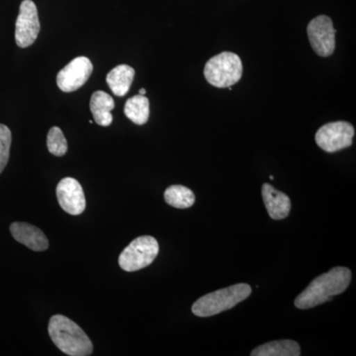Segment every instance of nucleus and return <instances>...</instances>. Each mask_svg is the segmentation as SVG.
Masks as SVG:
<instances>
[{"mask_svg": "<svg viewBox=\"0 0 356 356\" xmlns=\"http://www.w3.org/2000/svg\"><path fill=\"white\" fill-rule=\"evenodd\" d=\"M351 280V271L337 266L329 273L315 278L308 287L295 299V306L301 310L314 308L346 291Z\"/></svg>", "mask_w": 356, "mask_h": 356, "instance_id": "obj_1", "label": "nucleus"}, {"mask_svg": "<svg viewBox=\"0 0 356 356\" xmlns=\"http://www.w3.org/2000/svg\"><path fill=\"white\" fill-rule=\"evenodd\" d=\"M49 334L56 346L70 356H88L93 344L83 330L74 321L63 315H55L49 322Z\"/></svg>", "mask_w": 356, "mask_h": 356, "instance_id": "obj_2", "label": "nucleus"}, {"mask_svg": "<svg viewBox=\"0 0 356 356\" xmlns=\"http://www.w3.org/2000/svg\"><path fill=\"white\" fill-rule=\"evenodd\" d=\"M250 294L252 288L250 285L247 283H238L200 297L192 305V312L198 317H212L234 308L250 297Z\"/></svg>", "mask_w": 356, "mask_h": 356, "instance_id": "obj_3", "label": "nucleus"}, {"mask_svg": "<svg viewBox=\"0 0 356 356\" xmlns=\"http://www.w3.org/2000/svg\"><path fill=\"white\" fill-rule=\"evenodd\" d=\"M204 76L208 83L215 88H231L242 79V60L235 53L222 51L208 60Z\"/></svg>", "mask_w": 356, "mask_h": 356, "instance_id": "obj_4", "label": "nucleus"}, {"mask_svg": "<svg viewBox=\"0 0 356 356\" xmlns=\"http://www.w3.org/2000/svg\"><path fill=\"white\" fill-rule=\"evenodd\" d=\"M159 250L158 241L154 236H139L121 252L119 266L127 273L140 270L153 264Z\"/></svg>", "mask_w": 356, "mask_h": 356, "instance_id": "obj_5", "label": "nucleus"}, {"mask_svg": "<svg viewBox=\"0 0 356 356\" xmlns=\"http://www.w3.org/2000/svg\"><path fill=\"white\" fill-rule=\"evenodd\" d=\"M355 133V128L348 122H332L318 129L316 143L327 153H336L353 145Z\"/></svg>", "mask_w": 356, "mask_h": 356, "instance_id": "obj_6", "label": "nucleus"}, {"mask_svg": "<svg viewBox=\"0 0 356 356\" xmlns=\"http://www.w3.org/2000/svg\"><path fill=\"white\" fill-rule=\"evenodd\" d=\"M307 33L311 47L317 55L323 58L332 55L336 49L337 30L329 16L314 18L307 27Z\"/></svg>", "mask_w": 356, "mask_h": 356, "instance_id": "obj_7", "label": "nucleus"}, {"mask_svg": "<svg viewBox=\"0 0 356 356\" xmlns=\"http://www.w3.org/2000/svg\"><path fill=\"white\" fill-rule=\"evenodd\" d=\"M38 9L32 0H23L15 25V41L20 48L34 44L40 33Z\"/></svg>", "mask_w": 356, "mask_h": 356, "instance_id": "obj_8", "label": "nucleus"}, {"mask_svg": "<svg viewBox=\"0 0 356 356\" xmlns=\"http://www.w3.org/2000/svg\"><path fill=\"white\" fill-rule=\"evenodd\" d=\"M93 65L88 58L77 57L58 72L57 84L64 92L81 88L92 74Z\"/></svg>", "mask_w": 356, "mask_h": 356, "instance_id": "obj_9", "label": "nucleus"}, {"mask_svg": "<svg viewBox=\"0 0 356 356\" xmlns=\"http://www.w3.org/2000/svg\"><path fill=\"white\" fill-rule=\"evenodd\" d=\"M56 192L58 204L65 212L74 216L83 214L86 206V196L83 187L76 179L63 178L58 182Z\"/></svg>", "mask_w": 356, "mask_h": 356, "instance_id": "obj_10", "label": "nucleus"}, {"mask_svg": "<svg viewBox=\"0 0 356 356\" xmlns=\"http://www.w3.org/2000/svg\"><path fill=\"white\" fill-rule=\"evenodd\" d=\"M10 232L18 243L34 252H44L49 248V240L46 235L37 227L23 222L11 224Z\"/></svg>", "mask_w": 356, "mask_h": 356, "instance_id": "obj_11", "label": "nucleus"}, {"mask_svg": "<svg viewBox=\"0 0 356 356\" xmlns=\"http://www.w3.org/2000/svg\"><path fill=\"white\" fill-rule=\"evenodd\" d=\"M262 198L269 216L273 220H283L289 215L291 201L286 194L276 191L270 184L262 185Z\"/></svg>", "mask_w": 356, "mask_h": 356, "instance_id": "obj_12", "label": "nucleus"}, {"mask_svg": "<svg viewBox=\"0 0 356 356\" xmlns=\"http://www.w3.org/2000/svg\"><path fill=\"white\" fill-rule=\"evenodd\" d=\"M113 97L104 91H95L91 96L90 110L92 112L95 121L99 126L108 127L113 121L111 111L114 109Z\"/></svg>", "mask_w": 356, "mask_h": 356, "instance_id": "obj_13", "label": "nucleus"}, {"mask_svg": "<svg viewBox=\"0 0 356 356\" xmlns=\"http://www.w3.org/2000/svg\"><path fill=\"white\" fill-rule=\"evenodd\" d=\"M135 77V70L128 65H117L110 70L106 76V83L115 95L123 97L130 90Z\"/></svg>", "mask_w": 356, "mask_h": 356, "instance_id": "obj_14", "label": "nucleus"}, {"mask_svg": "<svg viewBox=\"0 0 356 356\" xmlns=\"http://www.w3.org/2000/svg\"><path fill=\"white\" fill-rule=\"evenodd\" d=\"M300 346L291 339L274 341L262 344L250 353L252 356H299Z\"/></svg>", "mask_w": 356, "mask_h": 356, "instance_id": "obj_15", "label": "nucleus"}, {"mask_svg": "<svg viewBox=\"0 0 356 356\" xmlns=\"http://www.w3.org/2000/svg\"><path fill=\"white\" fill-rule=\"evenodd\" d=\"M124 113L133 123L144 125L149 117V99L145 95L133 96L126 102Z\"/></svg>", "mask_w": 356, "mask_h": 356, "instance_id": "obj_16", "label": "nucleus"}, {"mask_svg": "<svg viewBox=\"0 0 356 356\" xmlns=\"http://www.w3.org/2000/svg\"><path fill=\"white\" fill-rule=\"evenodd\" d=\"M165 200L168 205L177 209H187L195 202V195L191 189L182 185H172L165 191Z\"/></svg>", "mask_w": 356, "mask_h": 356, "instance_id": "obj_17", "label": "nucleus"}, {"mask_svg": "<svg viewBox=\"0 0 356 356\" xmlns=\"http://www.w3.org/2000/svg\"><path fill=\"white\" fill-rule=\"evenodd\" d=\"M49 152L56 156H63L67 152V142L64 133L58 127H51L47 137Z\"/></svg>", "mask_w": 356, "mask_h": 356, "instance_id": "obj_18", "label": "nucleus"}, {"mask_svg": "<svg viewBox=\"0 0 356 356\" xmlns=\"http://www.w3.org/2000/svg\"><path fill=\"white\" fill-rule=\"evenodd\" d=\"M11 140H13V136H11L10 129L3 124H0V173L3 172L8 163Z\"/></svg>", "mask_w": 356, "mask_h": 356, "instance_id": "obj_19", "label": "nucleus"}, {"mask_svg": "<svg viewBox=\"0 0 356 356\" xmlns=\"http://www.w3.org/2000/svg\"><path fill=\"white\" fill-rule=\"evenodd\" d=\"M147 91L145 88H140V95H146Z\"/></svg>", "mask_w": 356, "mask_h": 356, "instance_id": "obj_20", "label": "nucleus"}, {"mask_svg": "<svg viewBox=\"0 0 356 356\" xmlns=\"http://www.w3.org/2000/svg\"><path fill=\"white\" fill-rule=\"evenodd\" d=\"M269 178H270L271 180L274 179V177H273V175H270V177H269Z\"/></svg>", "mask_w": 356, "mask_h": 356, "instance_id": "obj_21", "label": "nucleus"}]
</instances>
